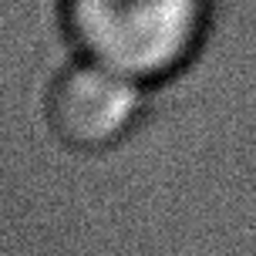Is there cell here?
Here are the masks:
<instances>
[{
	"instance_id": "6da1fadb",
	"label": "cell",
	"mask_w": 256,
	"mask_h": 256,
	"mask_svg": "<svg viewBox=\"0 0 256 256\" xmlns=\"http://www.w3.org/2000/svg\"><path fill=\"white\" fill-rule=\"evenodd\" d=\"M78 51L162 81L189 61L209 24V0H64Z\"/></svg>"
},
{
	"instance_id": "7a4b0ae2",
	"label": "cell",
	"mask_w": 256,
	"mask_h": 256,
	"mask_svg": "<svg viewBox=\"0 0 256 256\" xmlns=\"http://www.w3.org/2000/svg\"><path fill=\"white\" fill-rule=\"evenodd\" d=\"M152 84L74 51L54 74L48 108L71 145L104 148L125 138L148 104Z\"/></svg>"
},
{
	"instance_id": "3957f363",
	"label": "cell",
	"mask_w": 256,
	"mask_h": 256,
	"mask_svg": "<svg viewBox=\"0 0 256 256\" xmlns=\"http://www.w3.org/2000/svg\"><path fill=\"white\" fill-rule=\"evenodd\" d=\"M138 176H142V172H138ZM145 186H148V182H145ZM148 189H152V186H148ZM158 202H162V199H158ZM162 206H166V202H162ZM168 216H172V212H168ZM172 219H176V216H172ZM176 222H179V219H176ZM186 236H189V232H186ZM189 240H192V236H189ZM192 243H196V240H192ZM206 256V253H202Z\"/></svg>"
}]
</instances>
